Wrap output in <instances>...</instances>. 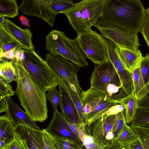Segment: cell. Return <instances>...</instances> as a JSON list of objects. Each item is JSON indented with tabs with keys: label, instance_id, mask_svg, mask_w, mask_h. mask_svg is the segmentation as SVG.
Listing matches in <instances>:
<instances>
[{
	"label": "cell",
	"instance_id": "obj_1",
	"mask_svg": "<svg viewBox=\"0 0 149 149\" xmlns=\"http://www.w3.org/2000/svg\"><path fill=\"white\" fill-rule=\"evenodd\" d=\"M146 9L140 0H106L97 25L116 27L138 35L141 30Z\"/></svg>",
	"mask_w": 149,
	"mask_h": 149
},
{
	"label": "cell",
	"instance_id": "obj_2",
	"mask_svg": "<svg viewBox=\"0 0 149 149\" xmlns=\"http://www.w3.org/2000/svg\"><path fill=\"white\" fill-rule=\"evenodd\" d=\"M13 63L18 76L15 92L21 106L35 122L45 121L48 112L46 92L33 81L19 61L15 58Z\"/></svg>",
	"mask_w": 149,
	"mask_h": 149
},
{
	"label": "cell",
	"instance_id": "obj_3",
	"mask_svg": "<svg viewBox=\"0 0 149 149\" xmlns=\"http://www.w3.org/2000/svg\"><path fill=\"white\" fill-rule=\"evenodd\" d=\"M106 0H83L64 13L77 35L92 30L103 14Z\"/></svg>",
	"mask_w": 149,
	"mask_h": 149
},
{
	"label": "cell",
	"instance_id": "obj_4",
	"mask_svg": "<svg viewBox=\"0 0 149 149\" xmlns=\"http://www.w3.org/2000/svg\"><path fill=\"white\" fill-rule=\"evenodd\" d=\"M45 38L46 50L49 53L61 56L80 68L88 65L76 38L71 39L57 30L51 31Z\"/></svg>",
	"mask_w": 149,
	"mask_h": 149
},
{
	"label": "cell",
	"instance_id": "obj_5",
	"mask_svg": "<svg viewBox=\"0 0 149 149\" xmlns=\"http://www.w3.org/2000/svg\"><path fill=\"white\" fill-rule=\"evenodd\" d=\"M19 62L33 81L45 92L58 85V76L35 51L24 50V58Z\"/></svg>",
	"mask_w": 149,
	"mask_h": 149
},
{
	"label": "cell",
	"instance_id": "obj_6",
	"mask_svg": "<svg viewBox=\"0 0 149 149\" xmlns=\"http://www.w3.org/2000/svg\"><path fill=\"white\" fill-rule=\"evenodd\" d=\"M83 123L89 125L118 104L104 91L90 88L81 93Z\"/></svg>",
	"mask_w": 149,
	"mask_h": 149
},
{
	"label": "cell",
	"instance_id": "obj_7",
	"mask_svg": "<svg viewBox=\"0 0 149 149\" xmlns=\"http://www.w3.org/2000/svg\"><path fill=\"white\" fill-rule=\"evenodd\" d=\"M76 41L85 57L96 64L108 60L107 48L101 34L92 30L77 36Z\"/></svg>",
	"mask_w": 149,
	"mask_h": 149
},
{
	"label": "cell",
	"instance_id": "obj_8",
	"mask_svg": "<svg viewBox=\"0 0 149 149\" xmlns=\"http://www.w3.org/2000/svg\"><path fill=\"white\" fill-rule=\"evenodd\" d=\"M45 58V61L60 79L74 85L81 92L83 91L77 77L80 67L61 56L49 53L46 54Z\"/></svg>",
	"mask_w": 149,
	"mask_h": 149
},
{
	"label": "cell",
	"instance_id": "obj_9",
	"mask_svg": "<svg viewBox=\"0 0 149 149\" xmlns=\"http://www.w3.org/2000/svg\"><path fill=\"white\" fill-rule=\"evenodd\" d=\"M90 80V88L105 91L107 86L111 84H114L121 88L122 87L118 73L109 59L101 64L95 65Z\"/></svg>",
	"mask_w": 149,
	"mask_h": 149
},
{
	"label": "cell",
	"instance_id": "obj_10",
	"mask_svg": "<svg viewBox=\"0 0 149 149\" xmlns=\"http://www.w3.org/2000/svg\"><path fill=\"white\" fill-rule=\"evenodd\" d=\"M108 59L115 68L121 81L122 87L118 94L121 98L130 95L134 90L132 73L125 67L116 51V44L110 39L104 38Z\"/></svg>",
	"mask_w": 149,
	"mask_h": 149
},
{
	"label": "cell",
	"instance_id": "obj_11",
	"mask_svg": "<svg viewBox=\"0 0 149 149\" xmlns=\"http://www.w3.org/2000/svg\"><path fill=\"white\" fill-rule=\"evenodd\" d=\"M115 115H103L88 125L91 134L103 146H111L117 141L118 135L113 122Z\"/></svg>",
	"mask_w": 149,
	"mask_h": 149
},
{
	"label": "cell",
	"instance_id": "obj_12",
	"mask_svg": "<svg viewBox=\"0 0 149 149\" xmlns=\"http://www.w3.org/2000/svg\"><path fill=\"white\" fill-rule=\"evenodd\" d=\"M52 0H23L19 9L26 15L38 17L53 27L56 15L53 12Z\"/></svg>",
	"mask_w": 149,
	"mask_h": 149
},
{
	"label": "cell",
	"instance_id": "obj_13",
	"mask_svg": "<svg viewBox=\"0 0 149 149\" xmlns=\"http://www.w3.org/2000/svg\"><path fill=\"white\" fill-rule=\"evenodd\" d=\"M95 27L104 38L110 39L119 47L132 51L139 50L140 44L137 35L116 27H102L97 24Z\"/></svg>",
	"mask_w": 149,
	"mask_h": 149
},
{
	"label": "cell",
	"instance_id": "obj_14",
	"mask_svg": "<svg viewBox=\"0 0 149 149\" xmlns=\"http://www.w3.org/2000/svg\"><path fill=\"white\" fill-rule=\"evenodd\" d=\"M45 129L52 136L66 138L81 142L71 130L68 122L61 113L58 111L53 112V117L49 124Z\"/></svg>",
	"mask_w": 149,
	"mask_h": 149
},
{
	"label": "cell",
	"instance_id": "obj_15",
	"mask_svg": "<svg viewBox=\"0 0 149 149\" xmlns=\"http://www.w3.org/2000/svg\"><path fill=\"white\" fill-rule=\"evenodd\" d=\"M58 86L60 95V106L63 115L70 123H83L74 103L60 80Z\"/></svg>",
	"mask_w": 149,
	"mask_h": 149
},
{
	"label": "cell",
	"instance_id": "obj_16",
	"mask_svg": "<svg viewBox=\"0 0 149 149\" xmlns=\"http://www.w3.org/2000/svg\"><path fill=\"white\" fill-rule=\"evenodd\" d=\"M7 106L5 115L11 120L15 128L19 125H25L32 128L42 130L28 114L23 111L12 100L11 97H6Z\"/></svg>",
	"mask_w": 149,
	"mask_h": 149
},
{
	"label": "cell",
	"instance_id": "obj_17",
	"mask_svg": "<svg viewBox=\"0 0 149 149\" xmlns=\"http://www.w3.org/2000/svg\"><path fill=\"white\" fill-rule=\"evenodd\" d=\"M4 23V26L6 30L22 49L35 51L32 33L29 29H22L7 18H5Z\"/></svg>",
	"mask_w": 149,
	"mask_h": 149
},
{
	"label": "cell",
	"instance_id": "obj_18",
	"mask_svg": "<svg viewBox=\"0 0 149 149\" xmlns=\"http://www.w3.org/2000/svg\"><path fill=\"white\" fill-rule=\"evenodd\" d=\"M16 132L26 140L28 149H45L42 131L25 125H19L15 128Z\"/></svg>",
	"mask_w": 149,
	"mask_h": 149
},
{
	"label": "cell",
	"instance_id": "obj_19",
	"mask_svg": "<svg viewBox=\"0 0 149 149\" xmlns=\"http://www.w3.org/2000/svg\"><path fill=\"white\" fill-rule=\"evenodd\" d=\"M116 51L125 68L132 73L140 66L143 57L140 50L132 51L121 48L116 45Z\"/></svg>",
	"mask_w": 149,
	"mask_h": 149
},
{
	"label": "cell",
	"instance_id": "obj_20",
	"mask_svg": "<svg viewBox=\"0 0 149 149\" xmlns=\"http://www.w3.org/2000/svg\"><path fill=\"white\" fill-rule=\"evenodd\" d=\"M139 101L133 91L130 95L116 101L117 103L125 106V121L127 124L130 123L134 119L138 109Z\"/></svg>",
	"mask_w": 149,
	"mask_h": 149
},
{
	"label": "cell",
	"instance_id": "obj_21",
	"mask_svg": "<svg viewBox=\"0 0 149 149\" xmlns=\"http://www.w3.org/2000/svg\"><path fill=\"white\" fill-rule=\"evenodd\" d=\"M78 136L86 149H103L106 146L100 144L91 134L89 126L83 123L78 124Z\"/></svg>",
	"mask_w": 149,
	"mask_h": 149
},
{
	"label": "cell",
	"instance_id": "obj_22",
	"mask_svg": "<svg viewBox=\"0 0 149 149\" xmlns=\"http://www.w3.org/2000/svg\"><path fill=\"white\" fill-rule=\"evenodd\" d=\"M132 73L134 86L133 91L136 97L139 100L148 94L149 87L146 86L145 84L140 66L134 69Z\"/></svg>",
	"mask_w": 149,
	"mask_h": 149
},
{
	"label": "cell",
	"instance_id": "obj_23",
	"mask_svg": "<svg viewBox=\"0 0 149 149\" xmlns=\"http://www.w3.org/2000/svg\"><path fill=\"white\" fill-rule=\"evenodd\" d=\"M15 129L11 120L6 115L0 117V139L6 144L14 139Z\"/></svg>",
	"mask_w": 149,
	"mask_h": 149
},
{
	"label": "cell",
	"instance_id": "obj_24",
	"mask_svg": "<svg viewBox=\"0 0 149 149\" xmlns=\"http://www.w3.org/2000/svg\"><path fill=\"white\" fill-rule=\"evenodd\" d=\"M0 77L10 83L17 79V74L13 63V59L10 61L0 59Z\"/></svg>",
	"mask_w": 149,
	"mask_h": 149
},
{
	"label": "cell",
	"instance_id": "obj_25",
	"mask_svg": "<svg viewBox=\"0 0 149 149\" xmlns=\"http://www.w3.org/2000/svg\"><path fill=\"white\" fill-rule=\"evenodd\" d=\"M60 80L74 103L83 121V110L81 102V92L74 85Z\"/></svg>",
	"mask_w": 149,
	"mask_h": 149
},
{
	"label": "cell",
	"instance_id": "obj_26",
	"mask_svg": "<svg viewBox=\"0 0 149 149\" xmlns=\"http://www.w3.org/2000/svg\"><path fill=\"white\" fill-rule=\"evenodd\" d=\"M138 140L137 136L132 128L126 123L118 136L117 141L121 148H125L133 145Z\"/></svg>",
	"mask_w": 149,
	"mask_h": 149
},
{
	"label": "cell",
	"instance_id": "obj_27",
	"mask_svg": "<svg viewBox=\"0 0 149 149\" xmlns=\"http://www.w3.org/2000/svg\"><path fill=\"white\" fill-rule=\"evenodd\" d=\"M19 6L16 0H0V16L13 18L19 15Z\"/></svg>",
	"mask_w": 149,
	"mask_h": 149
},
{
	"label": "cell",
	"instance_id": "obj_28",
	"mask_svg": "<svg viewBox=\"0 0 149 149\" xmlns=\"http://www.w3.org/2000/svg\"><path fill=\"white\" fill-rule=\"evenodd\" d=\"M52 137L57 149H82L84 146L81 141L66 138Z\"/></svg>",
	"mask_w": 149,
	"mask_h": 149
},
{
	"label": "cell",
	"instance_id": "obj_29",
	"mask_svg": "<svg viewBox=\"0 0 149 149\" xmlns=\"http://www.w3.org/2000/svg\"><path fill=\"white\" fill-rule=\"evenodd\" d=\"M130 125L149 128V110L138 109Z\"/></svg>",
	"mask_w": 149,
	"mask_h": 149
},
{
	"label": "cell",
	"instance_id": "obj_30",
	"mask_svg": "<svg viewBox=\"0 0 149 149\" xmlns=\"http://www.w3.org/2000/svg\"><path fill=\"white\" fill-rule=\"evenodd\" d=\"M75 4L72 0H52L51 5L53 12L57 15L63 13Z\"/></svg>",
	"mask_w": 149,
	"mask_h": 149
},
{
	"label": "cell",
	"instance_id": "obj_31",
	"mask_svg": "<svg viewBox=\"0 0 149 149\" xmlns=\"http://www.w3.org/2000/svg\"><path fill=\"white\" fill-rule=\"evenodd\" d=\"M3 149H28V148L26 140L16 132L13 140Z\"/></svg>",
	"mask_w": 149,
	"mask_h": 149
},
{
	"label": "cell",
	"instance_id": "obj_32",
	"mask_svg": "<svg viewBox=\"0 0 149 149\" xmlns=\"http://www.w3.org/2000/svg\"><path fill=\"white\" fill-rule=\"evenodd\" d=\"M16 42H17L5 27L0 25V51H1L6 45Z\"/></svg>",
	"mask_w": 149,
	"mask_h": 149
},
{
	"label": "cell",
	"instance_id": "obj_33",
	"mask_svg": "<svg viewBox=\"0 0 149 149\" xmlns=\"http://www.w3.org/2000/svg\"><path fill=\"white\" fill-rule=\"evenodd\" d=\"M46 97L52 105L53 112L57 111L58 106L60 104V95L59 91L56 88L50 89L48 91Z\"/></svg>",
	"mask_w": 149,
	"mask_h": 149
},
{
	"label": "cell",
	"instance_id": "obj_34",
	"mask_svg": "<svg viewBox=\"0 0 149 149\" xmlns=\"http://www.w3.org/2000/svg\"><path fill=\"white\" fill-rule=\"evenodd\" d=\"M15 94L10 83L0 77V99L11 97Z\"/></svg>",
	"mask_w": 149,
	"mask_h": 149
},
{
	"label": "cell",
	"instance_id": "obj_35",
	"mask_svg": "<svg viewBox=\"0 0 149 149\" xmlns=\"http://www.w3.org/2000/svg\"><path fill=\"white\" fill-rule=\"evenodd\" d=\"M141 72L146 85H149V58L146 56L141 59L140 65Z\"/></svg>",
	"mask_w": 149,
	"mask_h": 149
},
{
	"label": "cell",
	"instance_id": "obj_36",
	"mask_svg": "<svg viewBox=\"0 0 149 149\" xmlns=\"http://www.w3.org/2000/svg\"><path fill=\"white\" fill-rule=\"evenodd\" d=\"M140 32L149 49V8L145 9L143 23Z\"/></svg>",
	"mask_w": 149,
	"mask_h": 149
},
{
	"label": "cell",
	"instance_id": "obj_37",
	"mask_svg": "<svg viewBox=\"0 0 149 149\" xmlns=\"http://www.w3.org/2000/svg\"><path fill=\"white\" fill-rule=\"evenodd\" d=\"M42 131L45 149H57L52 136L45 129H43Z\"/></svg>",
	"mask_w": 149,
	"mask_h": 149
},
{
	"label": "cell",
	"instance_id": "obj_38",
	"mask_svg": "<svg viewBox=\"0 0 149 149\" xmlns=\"http://www.w3.org/2000/svg\"><path fill=\"white\" fill-rule=\"evenodd\" d=\"M17 49L13 48L8 51L0 54V58H6L13 60L15 58V53Z\"/></svg>",
	"mask_w": 149,
	"mask_h": 149
},
{
	"label": "cell",
	"instance_id": "obj_39",
	"mask_svg": "<svg viewBox=\"0 0 149 149\" xmlns=\"http://www.w3.org/2000/svg\"><path fill=\"white\" fill-rule=\"evenodd\" d=\"M138 108L142 109L148 110L149 109V95L146 96L139 100Z\"/></svg>",
	"mask_w": 149,
	"mask_h": 149
},
{
	"label": "cell",
	"instance_id": "obj_40",
	"mask_svg": "<svg viewBox=\"0 0 149 149\" xmlns=\"http://www.w3.org/2000/svg\"><path fill=\"white\" fill-rule=\"evenodd\" d=\"M24 50L20 48L17 49L15 53V58L18 61H21L24 58Z\"/></svg>",
	"mask_w": 149,
	"mask_h": 149
},
{
	"label": "cell",
	"instance_id": "obj_41",
	"mask_svg": "<svg viewBox=\"0 0 149 149\" xmlns=\"http://www.w3.org/2000/svg\"><path fill=\"white\" fill-rule=\"evenodd\" d=\"M7 106L6 98L0 99V113L5 112Z\"/></svg>",
	"mask_w": 149,
	"mask_h": 149
},
{
	"label": "cell",
	"instance_id": "obj_42",
	"mask_svg": "<svg viewBox=\"0 0 149 149\" xmlns=\"http://www.w3.org/2000/svg\"><path fill=\"white\" fill-rule=\"evenodd\" d=\"M18 18L23 25L28 27H30V25L29 21L27 17L21 15L20 16L18 17Z\"/></svg>",
	"mask_w": 149,
	"mask_h": 149
},
{
	"label": "cell",
	"instance_id": "obj_43",
	"mask_svg": "<svg viewBox=\"0 0 149 149\" xmlns=\"http://www.w3.org/2000/svg\"><path fill=\"white\" fill-rule=\"evenodd\" d=\"M121 148L118 143L116 141L111 145L106 146L103 149H120Z\"/></svg>",
	"mask_w": 149,
	"mask_h": 149
},
{
	"label": "cell",
	"instance_id": "obj_44",
	"mask_svg": "<svg viewBox=\"0 0 149 149\" xmlns=\"http://www.w3.org/2000/svg\"><path fill=\"white\" fill-rule=\"evenodd\" d=\"M7 144L3 141L0 139V149H3Z\"/></svg>",
	"mask_w": 149,
	"mask_h": 149
},
{
	"label": "cell",
	"instance_id": "obj_45",
	"mask_svg": "<svg viewBox=\"0 0 149 149\" xmlns=\"http://www.w3.org/2000/svg\"><path fill=\"white\" fill-rule=\"evenodd\" d=\"M5 18V17L4 16H0V25L4 26V20Z\"/></svg>",
	"mask_w": 149,
	"mask_h": 149
},
{
	"label": "cell",
	"instance_id": "obj_46",
	"mask_svg": "<svg viewBox=\"0 0 149 149\" xmlns=\"http://www.w3.org/2000/svg\"><path fill=\"white\" fill-rule=\"evenodd\" d=\"M120 149H132V148L130 146H129L125 148H122Z\"/></svg>",
	"mask_w": 149,
	"mask_h": 149
},
{
	"label": "cell",
	"instance_id": "obj_47",
	"mask_svg": "<svg viewBox=\"0 0 149 149\" xmlns=\"http://www.w3.org/2000/svg\"><path fill=\"white\" fill-rule=\"evenodd\" d=\"M146 56L149 58V54H146Z\"/></svg>",
	"mask_w": 149,
	"mask_h": 149
},
{
	"label": "cell",
	"instance_id": "obj_48",
	"mask_svg": "<svg viewBox=\"0 0 149 149\" xmlns=\"http://www.w3.org/2000/svg\"><path fill=\"white\" fill-rule=\"evenodd\" d=\"M148 87L149 88V86H148Z\"/></svg>",
	"mask_w": 149,
	"mask_h": 149
}]
</instances>
